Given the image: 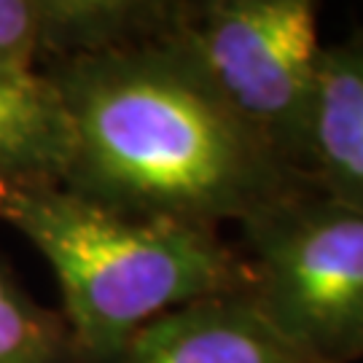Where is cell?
<instances>
[{
    "label": "cell",
    "mask_w": 363,
    "mask_h": 363,
    "mask_svg": "<svg viewBox=\"0 0 363 363\" xmlns=\"http://www.w3.org/2000/svg\"><path fill=\"white\" fill-rule=\"evenodd\" d=\"M43 73L70 121L62 186L94 205L218 232L307 183L240 121L178 27Z\"/></svg>",
    "instance_id": "cell-1"
},
{
    "label": "cell",
    "mask_w": 363,
    "mask_h": 363,
    "mask_svg": "<svg viewBox=\"0 0 363 363\" xmlns=\"http://www.w3.org/2000/svg\"><path fill=\"white\" fill-rule=\"evenodd\" d=\"M0 220L52 264L81 363L108 361L138 328L181 304L253 286L242 250L218 232L124 216L62 183L0 186Z\"/></svg>",
    "instance_id": "cell-2"
},
{
    "label": "cell",
    "mask_w": 363,
    "mask_h": 363,
    "mask_svg": "<svg viewBox=\"0 0 363 363\" xmlns=\"http://www.w3.org/2000/svg\"><path fill=\"white\" fill-rule=\"evenodd\" d=\"M261 315L315 363L363 358V213L310 183L274 196L242 223Z\"/></svg>",
    "instance_id": "cell-3"
},
{
    "label": "cell",
    "mask_w": 363,
    "mask_h": 363,
    "mask_svg": "<svg viewBox=\"0 0 363 363\" xmlns=\"http://www.w3.org/2000/svg\"><path fill=\"white\" fill-rule=\"evenodd\" d=\"M318 9L312 0H183L178 22L220 97L301 181L323 49Z\"/></svg>",
    "instance_id": "cell-4"
},
{
    "label": "cell",
    "mask_w": 363,
    "mask_h": 363,
    "mask_svg": "<svg viewBox=\"0 0 363 363\" xmlns=\"http://www.w3.org/2000/svg\"><path fill=\"white\" fill-rule=\"evenodd\" d=\"M103 363H315L274 328L250 294L196 298L138 328Z\"/></svg>",
    "instance_id": "cell-5"
},
{
    "label": "cell",
    "mask_w": 363,
    "mask_h": 363,
    "mask_svg": "<svg viewBox=\"0 0 363 363\" xmlns=\"http://www.w3.org/2000/svg\"><path fill=\"white\" fill-rule=\"evenodd\" d=\"M307 181L363 213V38L323 46L312 108Z\"/></svg>",
    "instance_id": "cell-6"
},
{
    "label": "cell",
    "mask_w": 363,
    "mask_h": 363,
    "mask_svg": "<svg viewBox=\"0 0 363 363\" xmlns=\"http://www.w3.org/2000/svg\"><path fill=\"white\" fill-rule=\"evenodd\" d=\"M70 121L43 70H0V186L62 183Z\"/></svg>",
    "instance_id": "cell-7"
},
{
    "label": "cell",
    "mask_w": 363,
    "mask_h": 363,
    "mask_svg": "<svg viewBox=\"0 0 363 363\" xmlns=\"http://www.w3.org/2000/svg\"><path fill=\"white\" fill-rule=\"evenodd\" d=\"M40 62L127 49L167 38L183 0H38Z\"/></svg>",
    "instance_id": "cell-8"
},
{
    "label": "cell",
    "mask_w": 363,
    "mask_h": 363,
    "mask_svg": "<svg viewBox=\"0 0 363 363\" xmlns=\"http://www.w3.org/2000/svg\"><path fill=\"white\" fill-rule=\"evenodd\" d=\"M0 363H81L62 312L40 307L0 256Z\"/></svg>",
    "instance_id": "cell-9"
},
{
    "label": "cell",
    "mask_w": 363,
    "mask_h": 363,
    "mask_svg": "<svg viewBox=\"0 0 363 363\" xmlns=\"http://www.w3.org/2000/svg\"><path fill=\"white\" fill-rule=\"evenodd\" d=\"M40 9L38 0H0V70H38Z\"/></svg>",
    "instance_id": "cell-10"
},
{
    "label": "cell",
    "mask_w": 363,
    "mask_h": 363,
    "mask_svg": "<svg viewBox=\"0 0 363 363\" xmlns=\"http://www.w3.org/2000/svg\"><path fill=\"white\" fill-rule=\"evenodd\" d=\"M355 35H358V38H363V27H361V30H358V33H355Z\"/></svg>",
    "instance_id": "cell-11"
}]
</instances>
